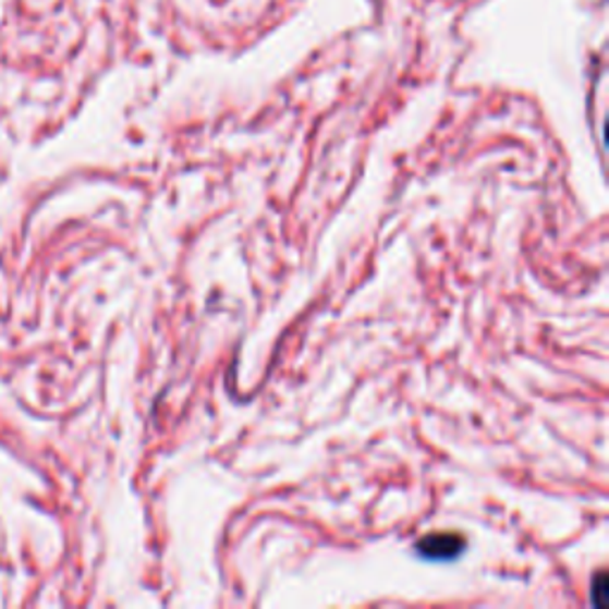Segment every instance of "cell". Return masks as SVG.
Wrapping results in <instances>:
<instances>
[{
  "label": "cell",
  "instance_id": "obj_1",
  "mask_svg": "<svg viewBox=\"0 0 609 609\" xmlns=\"http://www.w3.org/2000/svg\"><path fill=\"white\" fill-rule=\"evenodd\" d=\"M462 550H464V538L455 534H434L417 543V555L426 557V560L431 562L455 560Z\"/></svg>",
  "mask_w": 609,
  "mask_h": 609
}]
</instances>
